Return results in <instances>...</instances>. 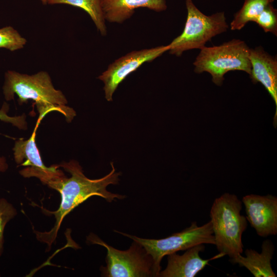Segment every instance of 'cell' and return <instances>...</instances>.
Instances as JSON below:
<instances>
[{"label": "cell", "instance_id": "13", "mask_svg": "<svg viewBox=\"0 0 277 277\" xmlns=\"http://www.w3.org/2000/svg\"><path fill=\"white\" fill-rule=\"evenodd\" d=\"M102 7L105 21L122 23L130 18L135 10L146 8L162 12L166 10L165 0H102Z\"/></svg>", "mask_w": 277, "mask_h": 277}, {"label": "cell", "instance_id": "18", "mask_svg": "<svg viewBox=\"0 0 277 277\" xmlns=\"http://www.w3.org/2000/svg\"><path fill=\"white\" fill-rule=\"evenodd\" d=\"M253 22L262 28L264 32L277 35V10L272 4L267 6Z\"/></svg>", "mask_w": 277, "mask_h": 277}, {"label": "cell", "instance_id": "15", "mask_svg": "<svg viewBox=\"0 0 277 277\" xmlns=\"http://www.w3.org/2000/svg\"><path fill=\"white\" fill-rule=\"evenodd\" d=\"M274 0H244L241 8L236 12L230 27L231 30H240L254 19Z\"/></svg>", "mask_w": 277, "mask_h": 277}, {"label": "cell", "instance_id": "19", "mask_svg": "<svg viewBox=\"0 0 277 277\" xmlns=\"http://www.w3.org/2000/svg\"><path fill=\"white\" fill-rule=\"evenodd\" d=\"M17 214L16 209L6 199H0V257L4 250V232L7 224Z\"/></svg>", "mask_w": 277, "mask_h": 277}, {"label": "cell", "instance_id": "11", "mask_svg": "<svg viewBox=\"0 0 277 277\" xmlns=\"http://www.w3.org/2000/svg\"><path fill=\"white\" fill-rule=\"evenodd\" d=\"M204 244H199L187 250L182 255L176 252L167 255V265L161 271L159 277H194L208 264L209 261L224 256L219 253L214 256L204 260L200 253L205 250Z\"/></svg>", "mask_w": 277, "mask_h": 277}, {"label": "cell", "instance_id": "4", "mask_svg": "<svg viewBox=\"0 0 277 277\" xmlns=\"http://www.w3.org/2000/svg\"><path fill=\"white\" fill-rule=\"evenodd\" d=\"M249 51L246 43L240 39H232L219 46H205L193 63L194 71L197 73H210L212 82L220 86L224 74L230 71H243L250 75Z\"/></svg>", "mask_w": 277, "mask_h": 277}, {"label": "cell", "instance_id": "14", "mask_svg": "<svg viewBox=\"0 0 277 277\" xmlns=\"http://www.w3.org/2000/svg\"><path fill=\"white\" fill-rule=\"evenodd\" d=\"M261 253L252 249L245 251V256L239 254L229 261L233 264L245 267L255 277H276L271 261L274 251V246L270 240H264L262 244Z\"/></svg>", "mask_w": 277, "mask_h": 277}, {"label": "cell", "instance_id": "17", "mask_svg": "<svg viewBox=\"0 0 277 277\" xmlns=\"http://www.w3.org/2000/svg\"><path fill=\"white\" fill-rule=\"evenodd\" d=\"M26 39L11 26L0 29V48L13 51L24 47Z\"/></svg>", "mask_w": 277, "mask_h": 277}, {"label": "cell", "instance_id": "12", "mask_svg": "<svg viewBox=\"0 0 277 277\" xmlns=\"http://www.w3.org/2000/svg\"><path fill=\"white\" fill-rule=\"evenodd\" d=\"M251 63L250 77L253 83H261L274 100L276 105L274 122L277 115V59L265 51L263 47L250 48Z\"/></svg>", "mask_w": 277, "mask_h": 277}, {"label": "cell", "instance_id": "6", "mask_svg": "<svg viewBox=\"0 0 277 277\" xmlns=\"http://www.w3.org/2000/svg\"><path fill=\"white\" fill-rule=\"evenodd\" d=\"M90 243L98 244L107 250L106 266L101 267L102 275L106 277L158 276L160 272L153 260L145 248L134 241L126 250L109 245L94 234L87 238Z\"/></svg>", "mask_w": 277, "mask_h": 277}, {"label": "cell", "instance_id": "16", "mask_svg": "<svg viewBox=\"0 0 277 277\" xmlns=\"http://www.w3.org/2000/svg\"><path fill=\"white\" fill-rule=\"evenodd\" d=\"M102 1V0H47V4H65L82 8L90 15L101 34L106 35L107 28Z\"/></svg>", "mask_w": 277, "mask_h": 277}, {"label": "cell", "instance_id": "5", "mask_svg": "<svg viewBox=\"0 0 277 277\" xmlns=\"http://www.w3.org/2000/svg\"><path fill=\"white\" fill-rule=\"evenodd\" d=\"M187 19L182 33L169 44L171 54L181 56L186 51L199 49L217 35L226 32L229 28L224 12L210 15L202 12L192 0H186Z\"/></svg>", "mask_w": 277, "mask_h": 277}, {"label": "cell", "instance_id": "3", "mask_svg": "<svg viewBox=\"0 0 277 277\" xmlns=\"http://www.w3.org/2000/svg\"><path fill=\"white\" fill-rule=\"evenodd\" d=\"M242 202L234 194L224 193L216 198L210 211L215 245L219 252L233 259L243 252L242 237L247 227L241 214Z\"/></svg>", "mask_w": 277, "mask_h": 277}, {"label": "cell", "instance_id": "20", "mask_svg": "<svg viewBox=\"0 0 277 277\" xmlns=\"http://www.w3.org/2000/svg\"><path fill=\"white\" fill-rule=\"evenodd\" d=\"M8 110V104L4 103L0 109V120L11 123L19 129H26L27 124L25 121V115L23 114L17 116H10L7 114ZM7 168L8 165L6 159L4 157L0 156V172H5Z\"/></svg>", "mask_w": 277, "mask_h": 277}, {"label": "cell", "instance_id": "8", "mask_svg": "<svg viewBox=\"0 0 277 277\" xmlns=\"http://www.w3.org/2000/svg\"><path fill=\"white\" fill-rule=\"evenodd\" d=\"M169 44L138 51H133L115 60L98 77L104 84L105 98L112 101V95L119 84L142 65L150 62L169 50Z\"/></svg>", "mask_w": 277, "mask_h": 277}, {"label": "cell", "instance_id": "2", "mask_svg": "<svg viewBox=\"0 0 277 277\" xmlns=\"http://www.w3.org/2000/svg\"><path fill=\"white\" fill-rule=\"evenodd\" d=\"M3 93L7 101L17 95L19 104L29 100L34 102L41 121L49 113L57 111L63 114L68 122L76 115L75 111L66 105L68 102L63 93L56 90L48 73L41 71L29 75L13 71L5 73Z\"/></svg>", "mask_w": 277, "mask_h": 277}, {"label": "cell", "instance_id": "1", "mask_svg": "<svg viewBox=\"0 0 277 277\" xmlns=\"http://www.w3.org/2000/svg\"><path fill=\"white\" fill-rule=\"evenodd\" d=\"M58 166L63 167L71 175L67 177L63 174L50 181L46 184L58 191L61 196V202L57 210L50 211L44 209L46 212L54 215L55 224L48 231H35L37 240L48 245V250L56 240L58 231L65 216L88 199L98 196L107 202H112L126 197L124 195L111 192L107 189L109 185L118 184L121 175V172H115L112 162L111 163L112 170L108 174L94 180L87 177L81 166L75 160L63 162Z\"/></svg>", "mask_w": 277, "mask_h": 277}, {"label": "cell", "instance_id": "7", "mask_svg": "<svg viewBox=\"0 0 277 277\" xmlns=\"http://www.w3.org/2000/svg\"><path fill=\"white\" fill-rule=\"evenodd\" d=\"M114 231L141 244L152 256L159 272L161 271V261L165 255L186 250L199 244L215 245L210 221L202 226H199L195 221L192 222L189 227L181 232L161 239H144L118 231Z\"/></svg>", "mask_w": 277, "mask_h": 277}, {"label": "cell", "instance_id": "9", "mask_svg": "<svg viewBox=\"0 0 277 277\" xmlns=\"http://www.w3.org/2000/svg\"><path fill=\"white\" fill-rule=\"evenodd\" d=\"M39 123L37 121L29 139L20 138L15 142L13 150L16 163L25 167L19 171V173L25 177H37L46 185L50 181L64 173L59 169L58 165L46 167L42 160L35 142L36 129Z\"/></svg>", "mask_w": 277, "mask_h": 277}, {"label": "cell", "instance_id": "21", "mask_svg": "<svg viewBox=\"0 0 277 277\" xmlns=\"http://www.w3.org/2000/svg\"><path fill=\"white\" fill-rule=\"evenodd\" d=\"M42 3L44 5L47 4V0H41Z\"/></svg>", "mask_w": 277, "mask_h": 277}, {"label": "cell", "instance_id": "10", "mask_svg": "<svg viewBox=\"0 0 277 277\" xmlns=\"http://www.w3.org/2000/svg\"><path fill=\"white\" fill-rule=\"evenodd\" d=\"M246 219L258 235L277 234V197L270 194H249L242 199Z\"/></svg>", "mask_w": 277, "mask_h": 277}]
</instances>
